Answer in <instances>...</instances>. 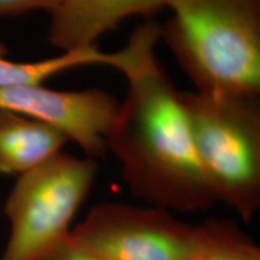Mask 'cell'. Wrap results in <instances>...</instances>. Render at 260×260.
Instances as JSON below:
<instances>
[{"mask_svg":"<svg viewBox=\"0 0 260 260\" xmlns=\"http://www.w3.org/2000/svg\"><path fill=\"white\" fill-rule=\"evenodd\" d=\"M160 24L148 19L117 51L128 82L106 136L130 193L149 206L200 212L217 203L201 170L180 90L155 57Z\"/></svg>","mask_w":260,"mask_h":260,"instance_id":"6da1fadb","label":"cell"},{"mask_svg":"<svg viewBox=\"0 0 260 260\" xmlns=\"http://www.w3.org/2000/svg\"><path fill=\"white\" fill-rule=\"evenodd\" d=\"M160 40L195 90L260 96V0H167Z\"/></svg>","mask_w":260,"mask_h":260,"instance_id":"7a4b0ae2","label":"cell"},{"mask_svg":"<svg viewBox=\"0 0 260 260\" xmlns=\"http://www.w3.org/2000/svg\"><path fill=\"white\" fill-rule=\"evenodd\" d=\"M180 98L217 203L251 222L260 209V96L180 90Z\"/></svg>","mask_w":260,"mask_h":260,"instance_id":"3957f363","label":"cell"},{"mask_svg":"<svg viewBox=\"0 0 260 260\" xmlns=\"http://www.w3.org/2000/svg\"><path fill=\"white\" fill-rule=\"evenodd\" d=\"M96 174V159L59 152L19 175L5 203L10 237L0 260H38L67 239Z\"/></svg>","mask_w":260,"mask_h":260,"instance_id":"277c9868","label":"cell"},{"mask_svg":"<svg viewBox=\"0 0 260 260\" xmlns=\"http://www.w3.org/2000/svg\"><path fill=\"white\" fill-rule=\"evenodd\" d=\"M217 218L182 222L170 211L122 203L94 205L70 235L105 260H190L211 246Z\"/></svg>","mask_w":260,"mask_h":260,"instance_id":"5b68a950","label":"cell"},{"mask_svg":"<svg viewBox=\"0 0 260 260\" xmlns=\"http://www.w3.org/2000/svg\"><path fill=\"white\" fill-rule=\"evenodd\" d=\"M118 105L112 94L102 89L57 90L44 84L0 88V111L47 123L94 159L107 152L106 136Z\"/></svg>","mask_w":260,"mask_h":260,"instance_id":"8992f818","label":"cell"},{"mask_svg":"<svg viewBox=\"0 0 260 260\" xmlns=\"http://www.w3.org/2000/svg\"><path fill=\"white\" fill-rule=\"evenodd\" d=\"M167 0H61L51 14L48 40L61 51L95 46V41L133 16L151 17Z\"/></svg>","mask_w":260,"mask_h":260,"instance_id":"52a82bcc","label":"cell"},{"mask_svg":"<svg viewBox=\"0 0 260 260\" xmlns=\"http://www.w3.org/2000/svg\"><path fill=\"white\" fill-rule=\"evenodd\" d=\"M68 141L47 123L2 110L0 175H23L61 152Z\"/></svg>","mask_w":260,"mask_h":260,"instance_id":"ba28073f","label":"cell"},{"mask_svg":"<svg viewBox=\"0 0 260 260\" xmlns=\"http://www.w3.org/2000/svg\"><path fill=\"white\" fill-rule=\"evenodd\" d=\"M117 52H103L96 46L63 51L59 56L37 61H15L9 59L0 44V88L44 84L51 77L86 65H106L115 68Z\"/></svg>","mask_w":260,"mask_h":260,"instance_id":"9c48e42d","label":"cell"},{"mask_svg":"<svg viewBox=\"0 0 260 260\" xmlns=\"http://www.w3.org/2000/svg\"><path fill=\"white\" fill-rule=\"evenodd\" d=\"M190 260H260V248L235 222L217 218L211 246Z\"/></svg>","mask_w":260,"mask_h":260,"instance_id":"30bf717a","label":"cell"},{"mask_svg":"<svg viewBox=\"0 0 260 260\" xmlns=\"http://www.w3.org/2000/svg\"><path fill=\"white\" fill-rule=\"evenodd\" d=\"M38 260H105L87 251L69 235Z\"/></svg>","mask_w":260,"mask_h":260,"instance_id":"8fae6325","label":"cell"},{"mask_svg":"<svg viewBox=\"0 0 260 260\" xmlns=\"http://www.w3.org/2000/svg\"><path fill=\"white\" fill-rule=\"evenodd\" d=\"M60 2L61 0H0V17L25 14L34 10H44L52 14Z\"/></svg>","mask_w":260,"mask_h":260,"instance_id":"7c38bea8","label":"cell"}]
</instances>
